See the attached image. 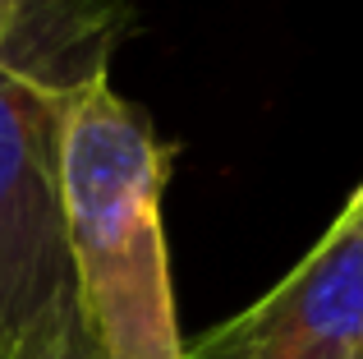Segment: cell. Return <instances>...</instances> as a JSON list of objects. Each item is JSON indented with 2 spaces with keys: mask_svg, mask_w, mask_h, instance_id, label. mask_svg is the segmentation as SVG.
<instances>
[{
  "mask_svg": "<svg viewBox=\"0 0 363 359\" xmlns=\"http://www.w3.org/2000/svg\"><path fill=\"white\" fill-rule=\"evenodd\" d=\"M129 0H18L0 37V359H23L74 309L60 138L74 97L111 74Z\"/></svg>",
  "mask_w": 363,
  "mask_h": 359,
  "instance_id": "cell-1",
  "label": "cell"
},
{
  "mask_svg": "<svg viewBox=\"0 0 363 359\" xmlns=\"http://www.w3.org/2000/svg\"><path fill=\"white\" fill-rule=\"evenodd\" d=\"M175 148L138 101L92 79L60 138V207L74 309L97 359H184L166 244V180Z\"/></svg>",
  "mask_w": 363,
  "mask_h": 359,
  "instance_id": "cell-2",
  "label": "cell"
},
{
  "mask_svg": "<svg viewBox=\"0 0 363 359\" xmlns=\"http://www.w3.org/2000/svg\"><path fill=\"white\" fill-rule=\"evenodd\" d=\"M184 359H363V189L267 295L184 346Z\"/></svg>",
  "mask_w": 363,
  "mask_h": 359,
  "instance_id": "cell-3",
  "label": "cell"
},
{
  "mask_svg": "<svg viewBox=\"0 0 363 359\" xmlns=\"http://www.w3.org/2000/svg\"><path fill=\"white\" fill-rule=\"evenodd\" d=\"M23 359H97V350H92V341H88V332H83L79 314H74L60 332L46 336V341L37 346V350H28Z\"/></svg>",
  "mask_w": 363,
  "mask_h": 359,
  "instance_id": "cell-4",
  "label": "cell"
},
{
  "mask_svg": "<svg viewBox=\"0 0 363 359\" xmlns=\"http://www.w3.org/2000/svg\"><path fill=\"white\" fill-rule=\"evenodd\" d=\"M14 14H18V0H0V37L9 33V23H14Z\"/></svg>",
  "mask_w": 363,
  "mask_h": 359,
  "instance_id": "cell-5",
  "label": "cell"
},
{
  "mask_svg": "<svg viewBox=\"0 0 363 359\" xmlns=\"http://www.w3.org/2000/svg\"><path fill=\"white\" fill-rule=\"evenodd\" d=\"M359 189H363V180H359Z\"/></svg>",
  "mask_w": 363,
  "mask_h": 359,
  "instance_id": "cell-6",
  "label": "cell"
}]
</instances>
